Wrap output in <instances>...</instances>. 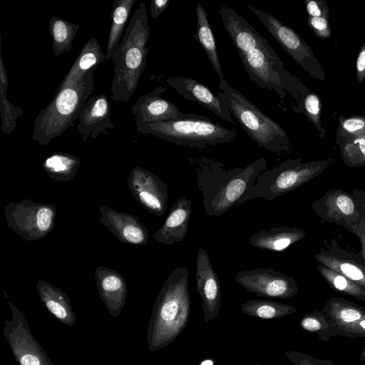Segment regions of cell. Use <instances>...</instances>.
I'll return each mask as SVG.
<instances>
[{"instance_id":"6da1fadb","label":"cell","mask_w":365,"mask_h":365,"mask_svg":"<svg viewBox=\"0 0 365 365\" xmlns=\"http://www.w3.org/2000/svg\"><path fill=\"white\" fill-rule=\"evenodd\" d=\"M197 172L198 188L205 211L209 216L219 217L235 205L267 168L261 158L245 168L226 169L218 161L205 157L192 160Z\"/></svg>"},{"instance_id":"7a4b0ae2","label":"cell","mask_w":365,"mask_h":365,"mask_svg":"<svg viewBox=\"0 0 365 365\" xmlns=\"http://www.w3.org/2000/svg\"><path fill=\"white\" fill-rule=\"evenodd\" d=\"M189 271L177 266L155 302L146 332L148 349L155 351L173 342L186 327L191 312Z\"/></svg>"},{"instance_id":"3957f363","label":"cell","mask_w":365,"mask_h":365,"mask_svg":"<svg viewBox=\"0 0 365 365\" xmlns=\"http://www.w3.org/2000/svg\"><path fill=\"white\" fill-rule=\"evenodd\" d=\"M94 69L72 86L57 89L50 103L34 122L32 139L47 145L78 120L81 109L94 91Z\"/></svg>"},{"instance_id":"277c9868","label":"cell","mask_w":365,"mask_h":365,"mask_svg":"<svg viewBox=\"0 0 365 365\" xmlns=\"http://www.w3.org/2000/svg\"><path fill=\"white\" fill-rule=\"evenodd\" d=\"M137 131L178 146L199 149L231 143L238 137L235 131L196 113L184 114L181 118L166 121L144 123L137 128Z\"/></svg>"},{"instance_id":"5b68a950","label":"cell","mask_w":365,"mask_h":365,"mask_svg":"<svg viewBox=\"0 0 365 365\" xmlns=\"http://www.w3.org/2000/svg\"><path fill=\"white\" fill-rule=\"evenodd\" d=\"M217 92L230 113L249 138L259 147L270 152L282 153L289 150V140L284 130L262 113L239 91L225 80L220 81Z\"/></svg>"},{"instance_id":"8992f818","label":"cell","mask_w":365,"mask_h":365,"mask_svg":"<svg viewBox=\"0 0 365 365\" xmlns=\"http://www.w3.org/2000/svg\"><path fill=\"white\" fill-rule=\"evenodd\" d=\"M250 78L258 87L274 91L284 102L287 92L297 101L307 88L287 71L272 46L263 36L255 45L239 53Z\"/></svg>"},{"instance_id":"52a82bcc","label":"cell","mask_w":365,"mask_h":365,"mask_svg":"<svg viewBox=\"0 0 365 365\" xmlns=\"http://www.w3.org/2000/svg\"><path fill=\"white\" fill-rule=\"evenodd\" d=\"M334 163V158L307 163H302L301 158H289L261 173L256 182L243 195L239 205L258 197L272 201L314 179Z\"/></svg>"},{"instance_id":"ba28073f","label":"cell","mask_w":365,"mask_h":365,"mask_svg":"<svg viewBox=\"0 0 365 365\" xmlns=\"http://www.w3.org/2000/svg\"><path fill=\"white\" fill-rule=\"evenodd\" d=\"M56 207L24 199L11 202L4 207L7 226L26 241L46 237L55 225Z\"/></svg>"},{"instance_id":"9c48e42d","label":"cell","mask_w":365,"mask_h":365,"mask_svg":"<svg viewBox=\"0 0 365 365\" xmlns=\"http://www.w3.org/2000/svg\"><path fill=\"white\" fill-rule=\"evenodd\" d=\"M247 7L296 63L312 78L321 81H326L325 71L310 46L299 34L271 14L251 4H247Z\"/></svg>"},{"instance_id":"30bf717a","label":"cell","mask_w":365,"mask_h":365,"mask_svg":"<svg viewBox=\"0 0 365 365\" xmlns=\"http://www.w3.org/2000/svg\"><path fill=\"white\" fill-rule=\"evenodd\" d=\"M148 53V47L120 45L113 53L114 76L110 90L115 103H127L133 96L145 71Z\"/></svg>"},{"instance_id":"8fae6325","label":"cell","mask_w":365,"mask_h":365,"mask_svg":"<svg viewBox=\"0 0 365 365\" xmlns=\"http://www.w3.org/2000/svg\"><path fill=\"white\" fill-rule=\"evenodd\" d=\"M11 319L4 322V336L19 365H53L33 335L24 314L11 302Z\"/></svg>"},{"instance_id":"7c38bea8","label":"cell","mask_w":365,"mask_h":365,"mask_svg":"<svg viewBox=\"0 0 365 365\" xmlns=\"http://www.w3.org/2000/svg\"><path fill=\"white\" fill-rule=\"evenodd\" d=\"M237 283L247 292L272 299H289L298 293L295 279L271 268H254L239 272Z\"/></svg>"},{"instance_id":"4fadbf2b","label":"cell","mask_w":365,"mask_h":365,"mask_svg":"<svg viewBox=\"0 0 365 365\" xmlns=\"http://www.w3.org/2000/svg\"><path fill=\"white\" fill-rule=\"evenodd\" d=\"M311 209L319 217L341 225L354 235L363 220L354 196L341 189L327 190L311 204Z\"/></svg>"},{"instance_id":"5bb4252c","label":"cell","mask_w":365,"mask_h":365,"mask_svg":"<svg viewBox=\"0 0 365 365\" xmlns=\"http://www.w3.org/2000/svg\"><path fill=\"white\" fill-rule=\"evenodd\" d=\"M128 185L135 200L149 212L160 217L168 208V186L156 175L139 167H133L127 178Z\"/></svg>"},{"instance_id":"9a60e30c","label":"cell","mask_w":365,"mask_h":365,"mask_svg":"<svg viewBox=\"0 0 365 365\" xmlns=\"http://www.w3.org/2000/svg\"><path fill=\"white\" fill-rule=\"evenodd\" d=\"M334 327L335 336L364 337L359 359L365 362V307L339 297H330L322 308Z\"/></svg>"},{"instance_id":"2e32d148","label":"cell","mask_w":365,"mask_h":365,"mask_svg":"<svg viewBox=\"0 0 365 365\" xmlns=\"http://www.w3.org/2000/svg\"><path fill=\"white\" fill-rule=\"evenodd\" d=\"M195 267L197 291L202 300L203 319L208 322L214 320L220 312V282L207 252L202 248L197 250Z\"/></svg>"},{"instance_id":"e0dca14e","label":"cell","mask_w":365,"mask_h":365,"mask_svg":"<svg viewBox=\"0 0 365 365\" xmlns=\"http://www.w3.org/2000/svg\"><path fill=\"white\" fill-rule=\"evenodd\" d=\"M76 130L83 141L107 134L114 129L110 103L104 93L90 97L81 109Z\"/></svg>"},{"instance_id":"ac0fdd59","label":"cell","mask_w":365,"mask_h":365,"mask_svg":"<svg viewBox=\"0 0 365 365\" xmlns=\"http://www.w3.org/2000/svg\"><path fill=\"white\" fill-rule=\"evenodd\" d=\"M98 222L123 243L136 246L145 245L149 239L148 231L138 216L122 212L101 205Z\"/></svg>"},{"instance_id":"d6986e66","label":"cell","mask_w":365,"mask_h":365,"mask_svg":"<svg viewBox=\"0 0 365 365\" xmlns=\"http://www.w3.org/2000/svg\"><path fill=\"white\" fill-rule=\"evenodd\" d=\"M166 83L184 98L192 101L210 110L221 119L235 123L222 97L209 87L192 78L169 77Z\"/></svg>"},{"instance_id":"ffe728a7","label":"cell","mask_w":365,"mask_h":365,"mask_svg":"<svg viewBox=\"0 0 365 365\" xmlns=\"http://www.w3.org/2000/svg\"><path fill=\"white\" fill-rule=\"evenodd\" d=\"M166 91L163 86L142 95L131 108L136 128L144 123L166 121L181 118L185 113L173 103L160 97Z\"/></svg>"},{"instance_id":"44dd1931","label":"cell","mask_w":365,"mask_h":365,"mask_svg":"<svg viewBox=\"0 0 365 365\" xmlns=\"http://www.w3.org/2000/svg\"><path fill=\"white\" fill-rule=\"evenodd\" d=\"M314 258L320 264L348 277L365 289V260L361 254L331 247L321 250Z\"/></svg>"},{"instance_id":"7402d4cb","label":"cell","mask_w":365,"mask_h":365,"mask_svg":"<svg viewBox=\"0 0 365 365\" xmlns=\"http://www.w3.org/2000/svg\"><path fill=\"white\" fill-rule=\"evenodd\" d=\"M96 284L106 309L117 317L125 304L128 287L124 277L116 270L99 266L94 272Z\"/></svg>"},{"instance_id":"603a6c76","label":"cell","mask_w":365,"mask_h":365,"mask_svg":"<svg viewBox=\"0 0 365 365\" xmlns=\"http://www.w3.org/2000/svg\"><path fill=\"white\" fill-rule=\"evenodd\" d=\"M192 204L191 200L183 196L172 205L163 224L153 235L158 243L173 245L186 237L192 212Z\"/></svg>"},{"instance_id":"cb8c5ba5","label":"cell","mask_w":365,"mask_h":365,"mask_svg":"<svg viewBox=\"0 0 365 365\" xmlns=\"http://www.w3.org/2000/svg\"><path fill=\"white\" fill-rule=\"evenodd\" d=\"M305 235V231L299 227L277 226L254 233L248 243L256 248L281 252L304 238Z\"/></svg>"},{"instance_id":"d4e9b609","label":"cell","mask_w":365,"mask_h":365,"mask_svg":"<svg viewBox=\"0 0 365 365\" xmlns=\"http://www.w3.org/2000/svg\"><path fill=\"white\" fill-rule=\"evenodd\" d=\"M36 290L46 309L60 322L69 327L76 324L70 299L65 292L43 279L37 282Z\"/></svg>"},{"instance_id":"484cf974","label":"cell","mask_w":365,"mask_h":365,"mask_svg":"<svg viewBox=\"0 0 365 365\" xmlns=\"http://www.w3.org/2000/svg\"><path fill=\"white\" fill-rule=\"evenodd\" d=\"M106 60V53L102 51L96 38H91L85 43L74 63L61 81L58 88L72 86L91 70Z\"/></svg>"},{"instance_id":"4316f807","label":"cell","mask_w":365,"mask_h":365,"mask_svg":"<svg viewBox=\"0 0 365 365\" xmlns=\"http://www.w3.org/2000/svg\"><path fill=\"white\" fill-rule=\"evenodd\" d=\"M197 30L193 37L202 46L207 57L220 80H225L217 50L215 36L208 21L207 14L200 3L195 6Z\"/></svg>"},{"instance_id":"83f0119b","label":"cell","mask_w":365,"mask_h":365,"mask_svg":"<svg viewBox=\"0 0 365 365\" xmlns=\"http://www.w3.org/2000/svg\"><path fill=\"white\" fill-rule=\"evenodd\" d=\"M135 0H115L111 11V26L108 34L106 51V60L112 58L118 48L127 21Z\"/></svg>"},{"instance_id":"f1b7e54d","label":"cell","mask_w":365,"mask_h":365,"mask_svg":"<svg viewBox=\"0 0 365 365\" xmlns=\"http://www.w3.org/2000/svg\"><path fill=\"white\" fill-rule=\"evenodd\" d=\"M47 175L57 182H69L81 165V160L68 153L57 152L48 155L43 162Z\"/></svg>"},{"instance_id":"f546056e","label":"cell","mask_w":365,"mask_h":365,"mask_svg":"<svg viewBox=\"0 0 365 365\" xmlns=\"http://www.w3.org/2000/svg\"><path fill=\"white\" fill-rule=\"evenodd\" d=\"M240 309L247 316L266 320L279 319L297 312L294 306L268 299L247 301L241 304Z\"/></svg>"},{"instance_id":"4dcf8cb0","label":"cell","mask_w":365,"mask_h":365,"mask_svg":"<svg viewBox=\"0 0 365 365\" xmlns=\"http://www.w3.org/2000/svg\"><path fill=\"white\" fill-rule=\"evenodd\" d=\"M80 27L63 18L53 16L48 22V30L52 39V51L56 58L72 48V43Z\"/></svg>"},{"instance_id":"1f68e13d","label":"cell","mask_w":365,"mask_h":365,"mask_svg":"<svg viewBox=\"0 0 365 365\" xmlns=\"http://www.w3.org/2000/svg\"><path fill=\"white\" fill-rule=\"evenodd\" d=\"M150 34V28L148 25L145 4L140 2L131 16L120 45L146 48Z\"/></svg>"},{"instance_id":"d6a6232c","label":"cell","mask_w":365,"mask_h":365,"mask_svg":"<svg viewBox=\"0 0 365 365\" xmlns=\"http://www.w3.org/2000/svg\"><path fill=\"white\" fill-rule=\"evenodd\" d=\"M9 78L0 53V114L1 131L4 133L13 132L16 127L17 118L24 114V110L15 106L7 98Z\"/></svg>"},{"instance_id":"836d02e7","label":"cell","mask_w":365,"mask_h":365,"mask_svg":"<svg viewBox=\"0 0 365 365\" xmlns=\"http://www.w3.org/2000/svg\"><path fill=\"white\" fill-rule=\"evenodd\" d=\"M336 143L339 147L341 158L344 165L349 168L365 165V136L336 135Z\"/></svg>"},{"instance_id":"e575fe53","label":"cell","mask_w":365,"mask_h":365,"mask_svg":"<svg viewBox=\"0 0 365 365\" xmlns=\"http://www.w3.org/2000/svg\"><path fill=\"white\" fill-rule=\"evenodd\" d=\"M317 269L333 289L365 302L364 288L348 277L320 264Z\"/></svg>"},{"instance_id":"d590c367","label":"cell","mask_w":365,"mask_h":365,"mask_svg":"<svg viewBox=\"0 0 365 365\" xmlns=\"http://www.w3.org/2000/svg\"><path fill=\"white\" fill-rule=\"evenodd\" d=\"M300 327L308 332L317 334L323 341L335 336L334 327L322 309L305 314L300 320Z\"/></svg>"},{"instance_id":"8d00e7d4","label":"cell","mask_w":365,"mask_h":365,"mask_svg":"<svg viewBox=\"0 0 365 365\" xmlns=\"http://www.w3.org/2000/svg\"><path fill=\"white\" fill-rule=\"evenodd\" d=\"M298 109L304 113L319 131V136L324 138L325 129L322 126V102L320 97L314 92L306 90L299 96L297 102Z\"/></svg>"},{"instance_id":"74e56055","label":"cell","mask_w":365,"mask_h":365,"mask_svg":"<svg viewBox=\"0 0 365 365\" xmlns=\"http://www.w3.org/2000/svg\"><path fill=\"white\" fill-rule=\"evenodd\" d=\"M336 135L342 137L365 136V115H339Z\"/></svg>"},{"instance_id":"f35d334b","label":"cell","mask_w":365,"mask_h":365,"mask_svg":"<svg viewBox=\"0 0 365 365\" xmlns=\"http://www.w3.org/2000/svg\"><path fill=\"white\" fill-rule=\"evenodd\" d=\"M284 356L294 365H334L331 360L313 356L298 351H284Z\"/></svg>"},{"instance_id":"ab89813d","label":"cell","mask_w":365,"mask_h":365,"mask_svg":"<svg viewBox=\"0 0 365 365\" xmlns=\"http://www.w3.org/2000/svg\"><path fill=\"white\" fill-rule=\"evenodd\" d=\"M307 24L318 38L327 39L331 36V28L327 18L309 16Z\"/></svg>"},{"instance_id":"60d3db41","label":"cell","mask_w":365,"mask_h":365,"mask_svg":"<svg viewBox=\"0 0 365 365\" xmlns=\"http://www.w3.org/2000/svg\"><path fill=\"white\" fill-rule=\"evenodd\" d=\"M305 7L309 16L329 18V8L324 0H305Z\"/></svg>"},{"instance_id":"b9f144b4","label":"cell","mask_w":365,"mask_h":365,"mask_svg":"<svg viewBox=\"0 0 365 365\" xmlns=\"http://www.w3.org/2000/svg\"><path fill=\"white\" fill-rule=\"evenodd\" d=\"M356 73L359 83L365 78V42L361 46L356 61Z\"/></svg>"},{"instance_id":"7bdbcfd3","label":"cell","mask_w":365,"mask_h":365,"mask_svg":"<svg viewBox=\"0 0 365 365\" xmlns=\"http://www.w3.org/2000/svg\"><path fill=\"white\" fill-rule=\"evenodd\" d=\"M170 0H153L150 2V13L153 19H156L168 6Z\"/></svg>"},{"instance_id":"ee69618b","label":"cell","mask_w":365,"mask_h":365,"mask_svg":"<svg viewBox=\"0 0 365 365\" xmlns=\"http://www.w3.org/2000/svg\"><path fill=\"white\" fill-rule=\"evenodd\" d=\"M352 191V195L356 201L359 212L365 225V191L356 187L354 188Z\"/></svg>"},{"instance_id":"f6af8a7d","label":"cell","mask_w":365,"mask_h":365,"mask_svg":"<svg viewBox=\"0 0 365 365\" xmlns=\"http://www.w3.org/2000/svg\"><path fill=\"white\" fill-rule=\"evenodd\" d=\"M215 361L214 359H206L203 361H202L200 363H199L197 365H215Z\"/></svg>"},{"instance_id":"bcb514c9","label":"cell","mask_w":365,"mask_h":365,"mask_svg":"<svg viewBox=\"0 0 365 365\" xmlns=\"http://www.w3.org/2000/svg\"><path fill=\"white\" fill-rule=\"evenodd\" d=\"M252 365H260V364H257V363H255V364H252Z\"/></svg>"}]
</instances>
